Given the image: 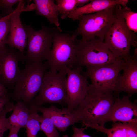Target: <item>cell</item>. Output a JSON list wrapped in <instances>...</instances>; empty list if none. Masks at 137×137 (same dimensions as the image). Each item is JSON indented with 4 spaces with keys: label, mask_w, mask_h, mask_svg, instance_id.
Masks as SVG:
<instances>
[{
    "label": "cell",
    "mask_w": 137,
    "mask_h": 137,
    "mask_svg": "<svg viewBox=\"0 0 137 137\" xmlns=\"http://www.w3.org/2000/svg\"><path fill=\"white\" fill-rule=\"evenodd\" d=\"M78 66L85 67L106 65L117 59L104 41L94 39L88 41L77 39Z\"/></svg>",
    "instance_id": "52a82bcc"
},
{
    "label": "cell",
    "mask_w": 137,
    "mask_h": 137,
    "mask_svg": "<svg viewBox=\"0 0 137 137\" xmlns=\"http://www.w3.org/2000/svg\"><path fill=\"white\" fill-rule=\"evenodd\" d=\"M20 129L14 127L10 128L9 132L7 137H18V133Z\"/></svg>",
    "instance_id": "f1b7e54d"
},
{
    "label": "cell",
    "mask_w": 137,
    "mask_h": 137,
    "mask_svg": "<svg viewBox=\"0 0 137 137\" xmlns=\"http://www.w3.org/2000/svg\"><path fill=\"white\" fill-rule=\"evenodd\" d=\"M7 92V90L5 87L0 84V94Z\"/></svg>",
    "instance_id": "4dcf8cb0"
},
{
    "label": "cell",
    "mask_w": 137,
    "mask_h": 137,
    "mask_svg": "<svg viewBox=\"0 0 137 137\" xmlns=\"http://www.w3.org/2000/svg\"><path fill=\"white\" fill-rule=\"evenodd\" d=\"M10 14L0 18V50L5 47V41L10 32Z\"/></svg>",
    "instance_id": "cb8c5ba5"
},
{
    "label": "cell",
    "mask_w": 137,
    "mask_h": 137,
    "mask_svg": "<svg viewBox=\"0 0 137 137\" xmlns=\"http://www.w3.org/2000/svg\"><path fill=\"white\" fill-rule=\"evenodd\" d=\"M128 0H92L84 6L77 7L67 17L73 21L78 20L80 16L96 13L116 5L127 6Z\"/></svg>",
    "instance_id": "2e32d148"
},
{
    "label": "cell",
    "mask_w": 137,
    "mask_h": 137,
    "mask_svg": "<svg viewBox=\"0 0 137 137\" xmlns=\"http://www.w3.org/2000/svg\"><path fill=\"white\" fill-rule=\"evenodd\" d=\"M31 111L29 118L26 125L27 137H36L40 130V115L31 106Z\"/></svg>",
    "instance_id": "ffe728a7"
},
{
    "label": "cell",
    "mask_w": 137,
    "mask_h": 137,
    "mask_svg": "<svg viewBox=\"0 0 137 137\" xmlns=\"http://www.w3.org/2000/svg\"><path fill=\"white\" fill-rule=\"evenodd\" d=\"M20 0H0V10L9 15L14 10L12 8L15 4L20 2Z\"/></svg>",
    "instance_id": "484cf974"
},
{
    "label": "cell",
    "mask_w": 137,
    "mask_h": 137,
    "mask_svg": "<svg viewBox=\"0 0 137 137\" xmlns=\"http://www.w3.org/2000/svg\"><path fill=\"white\" fill-rule=\"evenodd\" d=\"M122 16L128 28L135 33L137 32V13L131 10L126 6H122L121 10Z\"/></svg>",
    "instance_id": "44dd1931"
},
{
    "label": "cell",
    "mask_w": 137,
    "mask_h": 137,
    "mask_svg": "<svg viewBox=\"0 0 137 137\" xmlns=\"http://www.w3.org/2000/svg\"><path fill=\"white\" fill-rule=\"evenodd\" d=\"M82 68L77 66L65 69L67 108L71 110H75L88 93L89 84L88 78L81 73Z\"/></svg>",
    "instance_id": "30bf717a"
},
{
    "label": "cell",
    "mask_w": 137,
    "mask_h": 137,
    "mask_svg": "<svg viewBox=\"0 0 137 137\" xmlns=\"http://www.w3.org/2000/svg\"><path fill=\"white\" fill-rule=\"evenodd\" d=\"M76 6L77 7H80L84 6L90 2V0H76Z\"/></svg>",
    "instance_id": "f546056e"
},
{
    "label": "cell",
    "mask_w": 137,
    "mask_h": 137,
    "mask_svg": "<svg viewBox=\"0 0 137 137\" xmlns=\"http://www.w3.org/2000/svg\"><path fill=\"white\" fill-rule=\"evenodd\" d=\"M115 99L112 94L89 89L74 112L79 122L87 128L104 127L105 119Z\"/></svg>",
    "instance_id": "6da1fadb"
},
{
    "label": "cell",
    "mask_w": 137,
    "mask_h": 137,
    "mask_svg": "<svg viewBox=\"0 0 137 137\" xmlns=\"http://www.w3.org/2000/svg\"><path fill=\"white\" fill-rule=\"evenodd\" d=\"M93 128L104 133L107 137H137V125L115 122L110 129L99 126Z\"/></svg>",
    "instance_id": "e0dca14e"
},
{
    "label": "cell",
    "mask_w": 137,
    "mask_h": 137,
    "mask_svg": "<svg viewBox=\"0 0 137 137\" xmlns=\"http://www.w3.org/2000/svg\"><path fill=\"white\" fill-rule=\"evenodd\" d=\"M30 105L37 112H41L49 117L60 131L64 132L70 126L79 122L74 110H70L67 108L59 109L53 105L49 107Z\"/></svg>",
    "instance_id": "9a60e30c"
},
{
    "label": "cell",
    "mask_w": 137,
    "mask_h": 137,
    "mask_svg": "<svg viewBox=\"0 0 137 137\" xmlns=\"http://www.w3.org/2000/svg\"><path fill=\"white\" fill-rule=\"evenodd\" d=\"M130 96L125 95L122 98L115 99L105 120L113 123L118 121L123 123L137 125L136 101L132 103Z\"/></svg>",
    "instance_id": "7c38bea8"
},
{
    "label": "cell",
    "mask_w": 137,
    "mask_h": 137,
    "mask_svg": "<svg viewBox=\"0 0 137 137\" xmlns=\"http://www.w3.org/2000/svg\"><path fill=\"white\" fill-rule=\"evenodd\" d=\"M86 129L85 127L79 128L74 126L73 127V135L69 137L67 135H64L62 137H91L84 133V131Z\"/></svg>",
    "instance_id": "4316f807"
},
{
    "label": "cell",
    "mask_w": 137,
    "mask_h": 137,
    "mask_svg": "<svg viewBox=\"0 0 137 137\" xmlns=\"http://www.w3.org/2000/svg\"><path fill=\"white\" fill-rule=\"evenodd\" d=\"M122 7L115 20L106 34L104 42L115 57L125 61L132 57L130 48L131 46L137 47V36L127 27L122 15Z\"/></svg>",
    "instance_id": "5b68a950"
},
{
    "label": "cell",
    "mask_w": 137,
    "mask_h": 137,
    "mask_svg": "<svg viewBox=\"0 0 137 137\" xmlns=\"http://www.w3.org/2000/svg\"><path fill=\"white\" fill-rule=\"evenodd\" d=\"M122 6L116 5L99 12L80 16L78 26L72 34L76 37L81 36L82 40L96 39L104 41Z\"/></svg>",
    "instance_id": "3957f363"
},
{
    "label": "cell",
    "mask_w": 137,
    "mask_h": 137,
    "mask_svg": "<svg viewBox=\"0 0 137 137\" xmlns=\"http://www.w3.org/2000/svg\"><path fill=\"white\" fill-rule=\"evenodd\" d=\"M124 62L117 59L110 64L86 67L87 70L84 74L91 81L89 89L112 94L115 92L117 78L123 70Z\"/></svg>",
    "instance_id": "ba28073f"
},
{
    "label": "cell",
    "mask_w": 137,
    "mask_h": 137,
    "mask_svg": "<svg viewBox=\"0 0 137 137\" xmlns=\"http://www.w3.org/2000/svg\"><path fill=\"white\" fill-rule=\"evenodd\" d=\"M33 1L37 15L44 16L50 24L57 28L60 25L58 15L59 14L57 5L54 0H34Z\"/></svg>",
    "instance_id": "ac0fdd59"
},
{
    "label": "cell",
    "mask_w": 137,
    "mask_h": 137,
    "mask_svg": "<svg viewBox=\"0 0 137 137\" xmlns=\"http://www.w3.org/2000/svg\"><path fill=\"white\" fill-rule=\"evenodd\" d=\"M14 105L12 102H8L0 114V137H3L5 132L10 128L8 117L6 116L8 112L13 110Z\"/></svg>",
    "instance_id": "d4e9b609"
},
{
    "label": "cell",
    "mask_w": 137,
    "mask_h": 137,
    "mask_svg": "<svg viewBox=\"0 0 137 137\" xmlns=\"http://www.w3.org/2000/svg\"><path fill=\"white\" fill-rule=\"evenodd\" d=\"M24 56L14 48L5 47L0 50V84L6 88L15 85L21 70L19 62Z\"/></svg>",
    "instance_id": "8fae6325"
},
{
    "label": "cell",
    "mask_w": 137,
    "mask_h": 137,
    "mask_svg": "<svg viewBox=\"0 0 137 137\" xmlns=\"http://www.w3.org/2000/svg\"><path fill=\"white\" fill-rule=\"evenodd\" d=\"M122 70V74L120 73L117 76L114 92L118 95L125 92L130 97L137 92V54L124 61Z\"/></svg>",
    "instance_id": "4fadbf2b"
},
{
    "label": "cell",
    "mask_w": 137,
    "mask_h": 137,
    "mask_svg": "<svg viewBox=\"0 0 137 137\" xmlns=\"http://www.w3.org/2000/svg\"><path fill=\"white\" fill-rule=\"evenodd\" d=\"M23 26L28 36L27 49L23 60L31 63L46 60L52 46L53 29L42 26L37 31L30 25Z\"/></svg>",
    "instance_id": "9c48e42d"
},
{
    "label": "cell",
    "mask_w": 137,
    "mask_h": 137,
    "mask_svg": "<svg viewBox=\"0 0 137 137\" xmlns=\"http://www.w3.org/2000/svg\"><path fill=\"white\" fill-rule=\"evenodd\" d=\"M40 130L47 137H60L56 128L52 120L47 116L40 115Z\"/></svg>",
    "instance_id": "7402d4cb"
},
{
    "label": "cell",
    "mask_w": 137,
    "mask_h": 137,
    "mask_svg": "<svg viewBox=\"0 0 137 137\" xmlns=\"http://www.w3.org/2000/svg\"><path fill=\"white\" fill-rule=\"evenodd\" d=\"M48 68L41 61L27 62L20 73L12 94L15 100L30 105L41 89L44 75Z\"/></svg>",
    "instance_id": "277c9868"
},
{
    "label": "cell",
    "mask_w": 137,
    "mask_h": 137,
    "mask_svg": "<svg viewBox=\"0 0 137 137\" xmlns=\"http://www.w3.org/2000/svg\"><path fill=\"white\" fill-rule=\"evenodd\" d=\"M10 99V96L7 92L0 94V114Z\"/></svg>",
    "instance_id": "83f0119b"
},
{
    "label": "cell",
    "mask_w": 137,
    "mask_h": 137,
    "mask_svg": "<svg viewBox=\"0 0 137 137\" xmlns=\"http://www.w3.org/2000/svg\"><path fill=\"white\" fill-rule=\"evenodd\" d=\"M22 2H20V6L10 14V28L5 43L10 48L18 49L24 55L25 49L27 46L28 36L20 19L22 8L21 7Z\"/></svg>",
    "instance_id": "5bb4252c"
},
{
    "label": "cell",
    "mask_w": 137,
    "mask_h": 137,
    "mask_svg": "<svg viewBox=\"0 0 137 137\" xmlns=\"http://www.w3.org/2000/svg\"><path fill=\"white\" fill-rule=\"evenodd\" d=\"M31 110L30 105L22 101H18L14 104L12 114L8 117L10 128H17L20 129L25 128L29 118Z\"/></svg>",
    "instance_id": "d6986e66"
},
{
    "label": "cell",
    "mask_w": 137,
    "mask_h": 137,
    "mask_svg": "<svg viewBox=\"0 0 137 137\" xmlns=\"http://www.w3.org/2000/svg\"><path fill=\"white\" fill-rule=\"evenodd\" d=\"M58 10L61 18L64 19L67 17L70 13L77 8L76 0H57Z\"/></svg>",
    "instance_id": "603a6c76"
},
{
    "label": "cell",
    "mask_w": 137,
    "mask_h": 137,
    "mask_svg": "<svg viewBox=\"0 0 137 137\" xmlns=\"http://www.w3.org/2000/svg\"><path fill=\"white\" fill-rule=\"evenodd\" d=\"M66 79L65 71L46 72L38 95L30 105L41 106L48 103L67 105Z\"/></svg>",
    "instance_id": "8992f818"
},
{
    "label": "cell",
    "mask_w": 137,
    "mask_h": 137,
    "mask_svg": "<svg viewBox=\"0 0 137 137\" xmlns=\"http://www.w3.org/2000/svg\"><path fill=\"white\" fill-rule=\"evenodd\" d=\"M59 28L53 29V38L51 50L46 62L50 71L57 72L67 68L78 66L77 37L72 34L62 33Z\"/></svg>",
    "instance_id": "7a4b0ae2"
}]
</instances>
